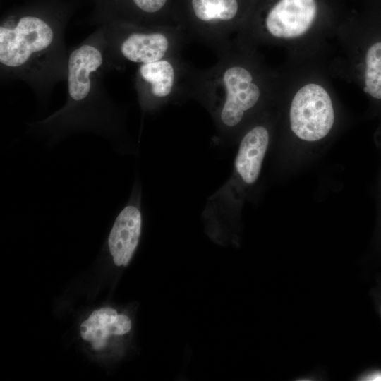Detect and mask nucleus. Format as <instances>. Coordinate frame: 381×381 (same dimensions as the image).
Returning a JSON list of instances; mask_svg holds the SVG:
<instances>
[{"mask_svg":"<svg viewBox=\"0 0 381 381\" xmlns=\"http://www.w3.org/2000/svg\"><path fill=\"white\" fill-rule=\"evenodd\" d=\"M255 48L235 42L217 53L214 66L195 68L192 98L209 111L224 138H238L277 102L280 75L264 66Z\"/></svg>","mask_w":381,"mask_h":381,"instance_id":"f257e3e1","label":"nucleus"},{"mask_svg":"<svg viewBox=\"0 0 381 381\" xmlns=\"http://www.w3.org/2000/svg\"><path fill=\"white\" fill-rule=\"evenodd\" d=\"M105 52L106 42L100 28L68 49L66 103L44 119L29 123L30 132L56 140L79 131L109 136L121 131L122 110L104 85V75L111 71Z\"/></svg>","mask_w":381,"mask_h":381,"instance_id":"f03ea898","label":"nucleus"},{"mask_svg":"<svg viewBox=\"0 0 381 381\" xmlns=\"http://www.w3.org/2000/svg\"><path fill=\"white\" fill-rule=\"evenodd\" d=\"M66 18L24 12L0 24V81H22L45 104L56 84L66 79Z\"/></svg>","mask_w":381,"mask_h":381,"instance_id":"7ed1b4c3","label":"nucleus"},{"mask_svg":"<svg viewBox=\"0 0 381 381\" xmlns=\"http://www.w3.org/2000/svg\"><path fill=\"white\" fill-rule=\"evenodd\" d=\"M273 107L257 117L240 134L229 179L207 200L202 217L213 229L234 224L239 219L244 202L259 179L277 129L278 111Z\"/></svg>","mask_w":381,"mask_h":381,"instance_id":"20e7f679","label":"nucleus"},{"mask_svg":"<svg viewBox=\"0 0 381 381\" xmlns=\"http://www.w3.org/2000/svg\"><path fill=\"white\" fill-rule=\"evenodd\" d=\"M277 106L278 119L289 140L303 148L321 145L337 126L338 109L332 93L318 78H306L291 90L281 78Z\"/></svg>","mask_w":381,"mask_h":381,"instance_id":"39448f33","label":"nucleus"},{"mask_svg":"<svg viewBox=\"0 0 381 381\" xmlns=\"http://www.w3.org/2000/svg\"><path fill=\"white\" fill-rule=\"evenodd\" d=\"M111 71L141 65L180 54L189 41L181 26H156L113 21L99 25Z\"/></svg>","mask_w":381,"mask_h":381,"instance_id":"423d86ee","label":"nucleus"},{"mask_svg":"<svg viewBox=\"0 0 381 381\" xmlns=\"http://www.w3.org/2000/svg\"><path fill=\"white\" fill-rule=\"evenodd\" d=\"M317 0H277L259 18L247 20L235 42L291 45L311 37L318 17Z\"/></svg>","mask_w":381,"mask_h":381,"instance_id":"0eeeda50","label":"nucleus"},{"mask_svg":"<svg viewBox=\"0 0 381 381\" xmlns=\"http://www.w3.org/2000/svg\"><path fill=\"white\" fill-rule=\"evenodd\" d=\"M195 71L180 54L138 66L134 88L142 112L154 113L169 103L192 98Z\"/></svg>","mask_w":381,"mask_h":381,"instance_id":"6e6552de","label":"nucleus"},{"mask_svg":"<svg viewBox=\"0 0 381 381\" xmlns=\"http://www.w3.org/2000/svg\"><path fill=\"white\" fill-rule=\"evenodd\" d=\"M239 0H189V15L181 26L189 40H196L217 53L230 48L244 27Z\"/></svg>","mask_w":381,"mask_h":381,"instance_id":"1a4fd4ad","label":"nucleus"},{"mask_svg":"<svg viewBox=\"0 0 381 381\" xmlns=\"http://www.w3.org/2000/svg\"><path fill=\"white\" fill-rule=\"evenodd\" d=\"M140 194L134 192L116 218L108 238V247L117 266L128 265L139 243L142 227Z\"/></svg>","mask_w":381,"mask_h":381,"instance_id":"9d476101","label":"nucleus"},{"mask_svg":"<svg viewBox=\"0 0 381 381\" xmlns=\"http://www.w3.org/2000/svg\"><path fill=\"white\" fill-rule=\"evenodd\" d=\"M130 318L109 307L94 311L80 326L83 339L92 342L95 349L104 346L107 338L111 335H122L130 331Z\"/></svg>","mask_w":381,"mask_h":381,"instance_id":"9b49d317","label":"nucleus"},{"mask_svg":"<svg viewBox=\"0 0 381 381\" xmlns=\"http://www.w3.org/2000/svg\"><path fill=\"white\" fill-rule=\"evenodd\" d=\"M363 91L381 100V39L372 41L363 51L358 65Z\"/></svg>","mask_w":381,"mask_h":381,"instance_id":"f8f14e48","label":"nucleus"},{"mask_svg":"<svg viewBox=\"0 0 381 381\" xmlns=\"http://www.w3.org/2000/svg\"><path fill=\"white\" fill-rule=\"evenodd\" d=\"M133 9L136 11V24L165 26L157 16L162 13L169 0H129Z\"/></svg>","mask_w":381,"mask_h":381,"instance_id":"ddd939ff","label":"nucleus"},{"mask_svg":"<svg viewBox=\"0 0 381 381\" xmlns=\"http://www.w3.org/2000/svg\"><path fill=\"white\" fill-rule=\"evenodd\" d=\"M357 379L358 380H370V381H380L381 380V371L375 370L370 373H363L360 375Z\"/></svg>","mask_w":381,"mask_h":381,"instance_id":"4468645a","label":"nucleus"}]
</instances>
